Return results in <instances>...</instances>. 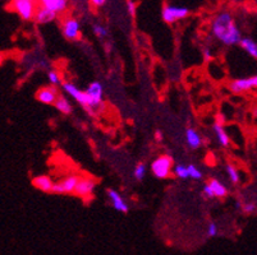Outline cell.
<instances>
[{"label": "cell", "mask_w": 257, "mask_h": 255, "mask_svg": "<svg viewBox=\"0 0 257 255\" xmlns=\"http://www.w3.org/2000/svg\"><path fill=\"white\" fill-rule=\"evenodd\" d=\"M243 212H244V213H253L254 210L257 209V205H256V203H246V204L243 205Z\"/></svg>", "instance_id": "29"}, {"label": "cell", "mask_w": 257, "mask_h": 255, "mask_svg": "<svg viewBox=\"0 0 257 255\" xmlns=\"http://www.w3.org/2000/svg\"><path fill=\"white\" fill-rule=\"evenodd\" d=\"M57 16L58 13H55V12L40 6L36 12V16H35V21H36V23H39V25H46V23H50L53 22V21L57 20Z\"/></svg>", "instance_id": "12"}, {"label": "cell", "mask_w": 257, "mask_h": 255, "mask_svg": "<svg viewBox=\"0 0 257 255\" xmlns=\"http://www.w3.org/2000/svg\"><path fill=\"white\" fill-rule=\"evenodd\" d=\"M95 188H96V181L95 180L90 179V177H83V179H79L74 194L78 196H88L92 194Z\"/></svg>", "instance_id": "11"}, {"label": "cell", "mask_w": 257, "mask_h": 255, "mask_svg": "<svg viewBox=\"0 0 257 255\" xmlns=\"http://www.w3.org/2000/svg\"><path fill=\"white\" fill-rule=\"evenodd\" d=\"M127 9H128V13H130V16H132V17H135V16H136L137 6H136V3L133 2V0H128Z\"/></svg>", "instance_id": "30"}, {"label": "cell", "mask_w": 257, "mask_h": 255, "mask_svg": "<svg viewBox=\"0 0 257 255\" xmlns=\"http://www.w3.org/2000/svg\"><path fill=\"white\" fill-rule=\"evenodd\" d=\"M79 22L74 18H67L63 23V35L67 40H77L79 37Z\"/></svg>", "instance_id": "7"}, {"label": "cell", "mask_w": 257, "mask_h": 255, "mask_svg": "<svg viewBox=\"0 0 257 255\" xmlns=\"http://www.w3.org/2000/svg\"><path fill=\"white\" fill-rule=\"evenodd\" d=\"M155 138H156V140H158V142H160V140L163 139V133H161L160 130H156Z\"/></svg>", "instance_id": "34"}, {"label": "cell", "mask_w": 257, "mask_h": 255, "mask_svg": "<svg viewBox=\"0 0 257 255\" xmlns=\"http://www.w3.org/2000/svg\"><path fill=\"white\" fill-rule=\"evenodd\" d=\"M91 4H92L93 7H96V8H100V7L105 6V3H106V0H90Z\"/></svg>", "instance_id": "32"}, {"label": "cell", "mask_w": 257, "mask_h": 255, "mask_svg": "<svg viewBox=\"0 0 257 255\" xmlns=\"http://www.w3.org/2000/svg\"><path fill=\"white\" fill-rule=\"evenodd\" d=\"M226 174H228L229 179H230L233 184H237L239 181V174H238L237 168L233 165H226Z\"/></svg>", "instance_id": "22"}, {"label": "cell", "mask_w": 257, "mask_h": 255, "mask_svg": "<svg viewBox=\"0 0 257 255\" xmlns=\"http://www.w3.org/2000/svg\"><path fill=\"white\" fill-rule=\"evenodd\" d=\"M63 88H64L65 92L69 93L78 104H81L85 109H87L90 114H92V98H91V96L88 95L86 91L85 92H83V91H79L74 84L69 83V82H64V83H63Z\"/></svg>", "instance_id": "3"}, {"label": "cell", "mask_w": 257, "mask_h": 255, "mask_svg": "<svg viewBox=\"0 0 257 255\" xmlns=\"http://www.w3.org/2000/svg\"><path fill=\"white\" fill-rule=\"evenodd\" d=\"M92 31L97 37H106L107 34H109V31L101 25H93Z\"/></svg>", "instance_id": "25"}, {"label": "cell", "mask_w": 257, "mask_h": 255, "mask_svg": "<svg viewBox=\"0 0 257 255\" xmlns=\"http://www.w3.org/2000/svg\"><path fill=\"white\" fill-rule=\"evenodd\" d=\"M145 175H146V165L141 162L136 166V168H135V177H136L139 181H141L145 177Z\"/></svg>", "instance_id": "23"}, {"label": "cell", "mask_w": 257, "mask_h": 255, "mask_svg": "<svg viewBox=\"0 0 257 255\" xmlns=\"http://www.w3.org/2000/svg\"><path fill=\"white\" fill-rule=\"evenodd\" d=\"M234 18L229 12H221L212 21V34L219 41L223 40L226 32L229 31V28L234 25Z\"/></svg>", "instance_id": "2"}, {"label": "cell", "mask_w": 257, "mask_h": 255, "mask_svg": "<svg viewBox=\"0 0 257 255\" xmlns=\"http://www.w3.org/2000/svg\"><path fill=\"white\" fill-rule=\"evenodd\" d=\"M215 123L220 124V125H224V123H225V116H224L223 114H218V115H216V118H215Z\"/></svg>", "instance_id": "33"}, {"label": "cell", "mask_w": 257, "mask_h": 255, "mask_svg": "<svg viewBox=\"0 0 257 255\" xmlns=\"http://www.w3.org/2000/svg\"><path fill=\"white\" fill-rule=\"evenodd\" d=\"M32 184H34L35 188L40 189L41 191H45V193H49V191H53L54 182L51 181V179L46 175H40V176H36L34 180H32Z\"/></svg>", "instance_id": "15"}, {"label": "cell", "mask_w": 257, "mask_h": 255, "mask_svg": "<svg viewBox=\"0 0 257 255\" xmlns=\"http://www.w3.org/2000/svg\"><path fill=\"white\" fill-rule=\"evenodd\" d=\"M86 92L92 98V109H97L101 105L102 93H104V87L100 82H92L87 87Z\"/></svg>", "instance_id": "9"}, {"label": "cell", "mask_w": 257, "mask_h": 255, "mask_svg": "<svg viewBox=\"0 0 257 255\" xmlns=\"http://www.w3.org/2000/svg\"><path fill=\"white\" fill-rule=\"evenodd\" d=\"M58 91L55 87H44L40 88L36 92V98L40 102L45 105H53L58 100Z\"/></svg>", "instance_id": "8"}, {"label": "cell", "mask_w": 257, "mask_h": 255, "mask_svg": "<svg viewBox=\"0 0 257 255\" xmlns=\"http://www.w3.org/2000/svg\"><path fill=\"white\" fill-rule=\"evenodd\" d=\"M173 166V158L169 154H164V156H160V157L156 158L155 161L151 165V170H153V174L155 175L158 179H167L170 175Z\"/></svg>", "instance_id": "4"}, {"label": "cell", "mask_w": 257, "mask_h": 255, "mask_svg": "<svg viewBox=\"0 0 257 255\" xmlns=\"http://www.w3.org/2000/svg\"><path fill=\"white\" fill-rule=\"evenodd\" d=\"M54 106L57 107L58 111H60L62 114H64V115H69L72 112L71 104H69L68 100L65 97H63V96H59V97H58V100L55 101Z\"/></svg>", "instance_id": "18"}, {"label": "cell", "mask_w": 257, "mask_h": 255, "mask_svg": "<svg viewBox=\"0 0 257 255\" xmlns=\"http://www.w3.org/2000/svg\"><path fill=\"white\" fill-rule=\"evenodd\" d=\"M174 174L175 176L179 177L182 180L189 179V172H188V166L184 165H177L174 167Z\"/></svg>", "instance_id": "21"}, {"label": "cell", "mask_w": 257, "mask_h": 255, "mask_svg": "<svg viewBox=\"0 0 257 255\" xmlns=\"http://www.w3.org/2000/svg\"><path fill=\"white\" fill-rule=\"evenodd\" d=\"M253 114H254V115L257 116V110H254V112H253Z\"/></svg>", "instance_id": "36"}, {"label": "cell", "mask_w": 257, "mask_h": 255, "mask_svg": "<svg viewBox=\"0 0 257 255\" xmlns=\"http://www.w3.org/2000/svg\"><path fill=\"white\" fill-rule=\"evenodd\" d=\"M186 138H187V143L192 149L200 148L201 144H202V140H201V137L198 135V133L196 132L192 128H188L186 132Z\"/></svg>", "instance_id": "17"}, {"label": "cell", "mask_w": 257, "mask_h": 255, "mask_svg": "<svg viewBox=\"0 0 257 255\" xmlns=\"http://www.w3.org/2000/svg\"><path fill=\"white\" fill-rule=\"evenodd\" d=\"M107 196H109V199H110L111 203H113V207L115 208L116 210L127 213V212H128V204L124 202V200H123V198H121L120 194H119L118 191L109 189V190H107Z\"/></svg>", "instance_id": "14"}, {"label": "cell", "mask_w": 257, "mask_h": 255, "mask_svg": "<svg viewBox=\"0 0 257 255\" xmlns=\"http://www.w3.org/2000/svg\"><path fill=\"white\" fill-rule=\"evenodd\" d=\"M39 4L55 13H63L68 8V0H39Z\"/></svg>", "instance_id": "13"}, {"label": "cell", "mask_w": 257, "mask_h": 255, "mask_svg": "<svg viewBox=\"0 0 257 255\" xmlns=\"http://www.w3.org/2000/svg\"><path fill=\"white\" fill-rule=\"evenodd\" d=\"M188 172H189V177H192V179L195 180L202 179V172H201L195 165H192V163L188 165Z\"/></svg>", "instance_id": "24"}, {"label": "cell", "mask_w": 257, "mask_h": 255, "mask_svg": "<svg viewBox=\"0 0 257 255\" xmlns=\"http://www.w3.org/2000/svg\"><path fill=\"white\" fill-rule=\"evenodd\" d=\"M240 48L246 51L249 56L257 59V42L253 41L252 39H248V37H243L239 42Z\"/></svg>", "instance_id": "16"}, {"label": "cell", "mask_w": 257, "mask_h": 255, "mask_svg": "<svg viewBox=\"0 0 257 255\" xmlns=\"http://www.w3.org/2000/svg\"><path fill=\"white\" fill-rule=\"evenodd\" d=\"M216 235H218V226L214 222H210L209 227H207V236L209 237H214Z\"/></svg>", "instance_id": "27"}, {"label": "cell", "mask_w": 257, "mask_h": 255, "mask_svg": "<svg viewBox=\"0 0 257 255\" xmlns=\"http://www.w3.org/2000/svg\"><path fill=\"white\" fill-rule=\"evenodd\" d=\"M189 16V9L186 7H178V6H165L161 11V17L164 20V22L172 23L178 22V21L184 20Z\"/></svg>", "instance_id": "5"}, {"label": "cell", "mask_w": 257, "mask_h": 255, "mask_svg": "<svg viewBox=\"0 0 257 255\" xmlns=\"http://www.w3.org/2000/svg\"><path fill=\"white\" fill-rule=\"evenodd\" d=\"M11 7L22 20L30 21L35 20L40 6L39 0H12Z\"/></svg>", "instance_id": "1"}, {"label": "cell", "mask_w": 257, "mask_h": 255, "mask_svg": "<svg viewBox=\"0 0 257 255\" xmlns=\"http://www.w3.org/2000/svg\"><path fill=\"white\" fill-rule=\"evenodd\" d=\"M252 81H253L254 88H257V74L256 76H252Z\"/></svg>", "instance_id": "35"}, {"label": "cell", "mask_w": 257, "mask_h": 255, "mask_svg": "<svg viewBox=\"0 0 257 255\" xmlns=\"http://www.w3.org/2000/svg\"><path fill=\"white\" fill-rule=\"evenodd\" d=\"M209 185L211 186V189H212V191H214L215 196H218V198H224V196L226 195V193H228V191H226L225 186H224L223 184H221V182L219 181V180H216V179L210 180Z\"/></svg>", "instance_id": "20"}, {"label": "cell", "mask_w": 257, "mask_h": 255, "mask_svg": "<svg viewBox=\"0 0 257 255\" xmlns=\"http://www.w3.org/2000/svg\"><path fill=\"white\" fill-rule=\"evenodd\" d=\"M202 195H204V198H206V199H211V198L215 196L214 191H212L211 186H210L209 184H206V185L204 186V189H202Z\"/></svg>", "instance_id": "28"}, {"label": "cell", "mask_w": 257, "mask_h": 255, "mask_svg": "<svg viewBox=\"0 0 257 255\" xmlns=\"http://www.w3.org/2000/svg\"><path fill=\"white\" fill-rule=\"evenodd\" d=\"M78 182H79V177L76 176V175L67 176L64 180L58 182V184H54L53 193H57V194L74 193L77 185H78Z\"/></svg>", "instance_id": "6"}, {"label": "cell", "mask_w": 257, "mask_h": 255, "mask_svg": "<svg viewBox=\"0 0 257 255\" xmlns=\"http://www.w3.org/2000/svg\"><path fill=\"white\" fill-rule=\"evenodd\" d=\"M214 130H215V134H216V137H218V140H219V143H220V146L228 147L229 146V137H228V134L225 133V130H224L223 125L215 123Z\"/></svg>", "instance_id": "19"}, {"label": "cell", "mask_w": 257, "mask_h": 255, "mask_svg": "<svg viewBox=\"0 0 257 255\" xmlns=\"http://www.w3.org/2000/svg\"><path fill=\"white\" fill-rule=\"evenodd\" d=\"M202 55H204V59L206 60V62H209V60L212 59V53L210 49L207 48L204 49V50H202Z\"/></svg>", "instance_id": "31"}, {"label": "cell", "mask_w": 257, "mask_h": 255, "mask_svg": "<svg viewBox=\"0 0 257 255\" xmlns=\"http://www.w3.org/2000/svg\"><path fill=\"white\" fill-rule=\"evenodd\" d=\"M48 77H49V81H50V83L53 84V86H58V84H60V77L55 70H50V72L48 73Z\"/></svg>", "instance_id": "26"}, {"label": "cell", "mask_w": 257, "mask_h": 255, "mask_svg": "<svg viewBox=\"0 0 257 255\" xmlns=\"http://www.w3.org/2000/svg\"><path fill=\"white\" fill-rule=\"evenodd\" d=\"M252 88H254L252 77H249V78L234 79V81L229 83V90L232 91L233 93H237V95H239V93H243V92H247V91L252 90Z\"/></svg>", "instance_id": "10"}]
</instances>
